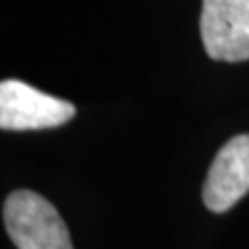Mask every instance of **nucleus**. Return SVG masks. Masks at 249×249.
Wrapping results in <instances>:
<instances>
[{
  "label": "nucleus",
  "instance_id": "f257e3e1",
  "mask_svg": "<svg viewBox=\"0 0 249 249\" xmlns=\"http://www.w3.org/2000/svg\"><path fill=\"white\" fill-rule=\"evenodd\" d=\"M4 227L17 249H73L58 210L29 189L13 191L2 208Z\"/></svg>",
  "mask_w": 249,
  "mask_h": 249
},
{
  "label": "nucleus",
  "instance_id": "f03ea898",
  "mask_svg": "<svg viewBox=\"0 0 249 249\" xmlns=\"http://www.w3.org/2000/svg\"><path fill=\"white\" fill-rule=\"evenodd\" d=\"M75 106L62 98L48 96L19 79L0 83V127L2 131L52 129L71 121Z\"/></svg>",
  "mask_w": 249,
  "mask_h": 249
},
{
  "label": "nucleus",
  "instance_id": "7ed1b4c3",
  "mask_svg": "<svg viewBox=\"0 0 249 249\" xmlns=\"http://www.w3.org/2000/svg\"><path fill=\"white\" fill-rule=\"evenodd\" d=\"M199 29L210 58L249 60V0H204Z\"/></svg>",
  "mask_w": 249,
  "mask_h": 249
},
{
  "label": "nucleus",
  "instance_id": "20e7f679",
  "mask_svg": "<svg viewBox=\"0 0 249 249\" xmlns=\"http://www.w3.org/2000/svg\"><path fill=\"white\" fill-rule=\"evenodd\" d=\"M249 191V135L229 139L216 154L204 185V204L210 212L231 210Z\"/></svg>",
  "mask_w": 249,
  "mask_h": 249
}]
</instances>
